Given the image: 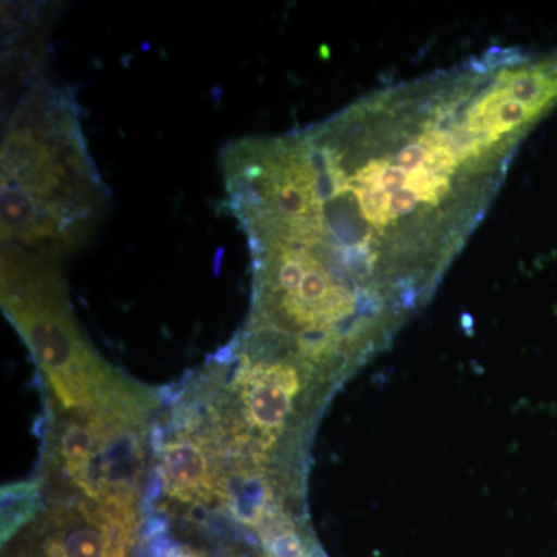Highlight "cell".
<instances>
[{"label":"cell","mask_w":557,"mask_h":557,"mask_svg":"<svg viewBox=\"0 0 557 557\" xmlns=\"http://www.w3.org/2000/svg\"><path fill=\"white\" fill-rule=\"evenodd\" d=\"M557 109V49L493 47L372 91L329 119L222 152L247 237L251 327L359 357L437 285L528 135Z\"/></svg>","instance_id":"6da1fadb"},{"label":"cell","mask_w":557,"mask_h":557,"mask_svg":"<svg viewBox=\"0 0 557 557\" xmlns=\"http://www.w3.org/2000/svg\"><path fill=\"white\" fill-rule=\"evenodd\" d=\"M153 448L164 494L190 507H219L223 500L222 465L211 443L196 429L170 424V434L156 429Z\"/></svg>","instance_id":"8992f818"},{"label":"cell","mask_w":557,"mask_h":557,"mask_svg":"<svg viewBox=\"0 0 557 557\" xmlns=\"http://www.w3.org/2000/svg\"><path fill=\"white\" fill-rule=\"evenodd\" d=\"M2 307L42 372L50 409L69 412L159 398L109 366L84 338L57 260L2 248Z\"/></svg>","instance_id":"3957f363"},{"label":"cell","mask_w":557,"mask_h":557,"mask_svg":"<svg viewBox=\"0 0 557 557\" xmlns=\"http://www.w3.org/2000/svg\"><path fill=\"white\" fill-rule=\"evenodd\" d=\"M138 525L139 508L69 496L22 528L9 557H127Z\"/></svg>","instance_id":"5b68a950"},{"label":"cell","mask_w":557,"mask_h":557,"mask_svg":"<svg viewBox=\"0 0 557 557\" xmlns=\"http://www.w3.org/2000/svg\"><path fill=\"white\" fill-rule=\"evenodd\" d=\"M159 405L50 409L44 474L70 496L139 508L146 432Z\"/></svg>","instance_id":"277c9868"},{"label":"cell","mask_w":557,"mask_h":557,"mask_svg":"<svg viewBox=\"0 0 557 557\" xmlns=\"http://www.w3.org/2000/svg\"><path fill=\"white\" fill-rule=\"evenodd\" d=\"M104 199L76 102L39 83L22 98L3 139V248L58 262L90 236Z\"/></svg>","instance_id":"7a4b0ae2"},{"label":"cell","mask_w":557,"mask_h":557,"mask_svg":"<svg viewBox=\"0 0 557 557\" xmlns=\"http://www.w3.org/2000/svg\"><path fill=\"white\" fill-rule=\"evenodd\" d=\"M2 502L3 542H10L11 537L20 533L25 523H30L44 507L40 504L39 483L32 482L3 487Z\"/></svg>","instance_id":"52a82bcc"}]
</instances>
